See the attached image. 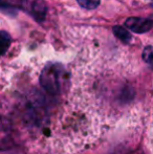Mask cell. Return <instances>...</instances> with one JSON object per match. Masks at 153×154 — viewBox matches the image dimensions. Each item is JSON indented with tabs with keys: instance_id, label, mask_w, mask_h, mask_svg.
I'll list each match as a JSON object with an SVG mask.
<instances>
[{
	"instance_id": "obj_1",
	"label": "cell",
	"mask_w": 153,
	"mask_h": 154,
	"mask_svg": "<svg viewBox=\"0 0 153 154\" xmlns=\"http://www.w3.org/2000/svg\"><path fill=\"white\" fill-rule=\"evenodd\" d=\"M20 8L37 22H43L47 14V5L44 0H21Z\"/></svg>"
},
{
	"instance_id": "obj_2",
	"label": "cell",
	"mask_w": 153,
	"mask_h": 154,
	"mask_svg": "<svg viewBox=\"0 0 153 154\" xmlns=\"http://www.w3.org/2000/svg\"><path fill=\"white\" fill-rule=\"evenodd\" d=\"M153 22L150 19L142 17H130L125 21V27L136 34H144L151 29Z\"/></svg>"
},
{
	"instance_id": "obj_3",
	"label": "cell",
	"mask_w": 153,
	"mask_h": 154,
	"mask_svg": "<svg viewBox=\"0 0 153 154\" xmlns=\"http://www.w3.org/2000/svg\"><path fill=\"white\" fill-rule=\"evenodd\" d=\"M113 35L118 39H120L123 43H130L132 40V35L129 32V29L127 27L121 26V25H115L112 29Z\"/></svg>"
},
{
	"instance_id": "obj_4",
	"label": "cell",
	"mask_w": 153,
	"mask_h": 154,
	"mask_svg": "<svg viewBox=\"0 0 153 154\" xmlns=\"http://www.w3.org/2000/svg\"><path fill=\"white\" fill-rule=\"evenodd\" d=\"M12 43V38L5 31L0 32V46H1V54L2 56L5 55V53L8 51V47L11 46Z\"/></svg>"
},
{
	"instance_id": "obj_5",
	"label": "cell",
	"mask_w": 153,
	"mask_h": 154,
	"mask_svg": "<svg viewBox=\"0 0 153 154\" xmlns=\"http://www.w3.org/2000/svg\"><path fill=\"white\" fill-rule=\"evenodd\" d=\"M78 4L85 10H94L101 3V0H77Z\"/></svg>"
},
{
	"instance_id": "obj_6",
	"label": "cell",
	"mask_w": 153,
	"mask_h": 154,
	"mask_svg": "<svg viewBox=\"0 0 153 154\" xmlns=\"http://www.w3.org/2000/svg\"><path fill=\"white\" fill-rule=\"evenodd\" d=\"M142 57L145 63H147L148 65H150L151 67H153V46L149 45V46H146L143 51L142 54Z\"/></svg>"
}]
</instances>
